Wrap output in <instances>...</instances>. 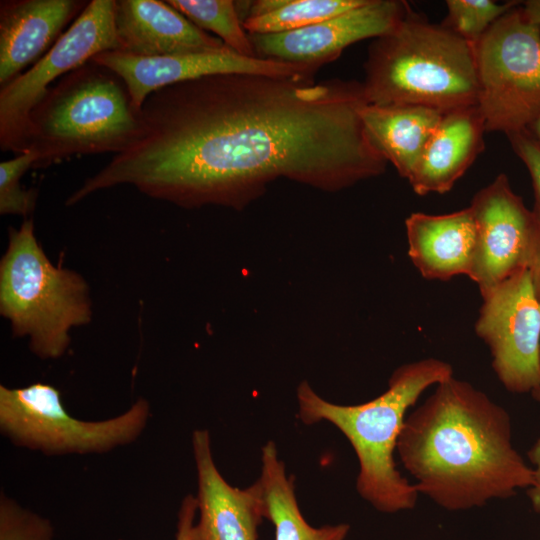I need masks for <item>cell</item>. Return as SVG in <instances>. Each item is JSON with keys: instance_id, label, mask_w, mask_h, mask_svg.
I'll return each instance as SVG.
<instances>
[{"instance_id": "6da1fadb", "label": "cell", "mask_w": 540, "mask_h": 540, "mask_svg": "<svg viewBox=\"0 0 540 540\" xmlns=\"http://www.w3.org/2000/svg\"><path fill=\"white\" fill-rule=\"evenodd\" d=\"M362 82L226 73L153 92L146 133L68 198L131 185L184 208H241L280 177L337 191L384 173L368 137Z\"/></svg>"}, {"instance_id": "7a4b0ae2", "label": "cell", "mask_w": 540, "mask_h": 540, "mask_svg": "<svg viewBox=\"0 0 540 540\" xmlns=\"http://www.w3.org/2000/svg\"><path fill=\"white\" fill-rule=\"evenodd\" d=\"M396 451L418 493L451 512L510 498L533 483L513 444L510 414L454 376L407 416Z\"/></svg>"}, {"instance_id": "3957f363", "label": "cell", "mask_w": 540, "mask_h": 540, "mask_svg": "<svg viewBox=\"0 0 540 540\" xmlns=\"http://www.w3.org/2000/svg\"><path fill=\"white\" fill-rule=\"evenodd\" d=\"M451 376L453 368L443 360L413 361L392 373L384 393L357 405L326 401L302 382L297 390L298 416L304 424L328 421L347 438L359 463L356 489L377 511L411 510L420 494L396 467L398 439L408 409L426 389Z\"/></svg>"}, {"instance_id": "277c9868", "label": "cell", "mask_w": 540, "mask_h": 540, "mask_svg": "<svg viewBox=\"0 0 540 540\" xmlns=\"http://www.w3.org/2000/svg\"><path fill=\"white\" fill-rule=\"evenodd\" d=\"M364 71L368 104L447 112L478 103L474 46L411 8L392 31L370 44Z\"/></svg>"}, {"instance_id": "5b68a950", "label": "cell", "mask_w": 540, "mask_h": 540, "mask_svg": "<svg viewBox=\"0 0 540 540\" xmlns=\"http://www.w3.org/2000/svg\"><path fill=\"white\" fill-rule=\"evenodd\" d=\"M142 111L134 108L124 81L88 61L52 85L30 115L28 150L35 168L72 156L125 152L145 135Z\"/></svg>"}, {"instance_id": "8992f818", "label": "cell", "mask_w": 540, "mask_h": 540, "mask_svg": "<svg viewBox=\"0 0 540 540\" xmlns=\"http://www.w3.org/2000/svg\"><path fill=\"white\" fill-rule=\"evenodd\" d=\"M0 313L13 336L28 338L31 352L43 360L61 358L70 346L72 328L92 319L86 280L50 261L31 218L9 229L0 261Z\"/></svg>"}, {"instance_id": "52a82bcc", "label": "cell", "mask_w": 540, "mask_h": 540, "mask_svg": "<svg viewBox=\"0 0 540 540\" xmlns=\"http://www.w3.org/2000/svg\"><path fill=\"white\" fill-rule=\"evenodd\" d=\"M150 416L149 402L139 398L118 416L81 420L66 411L61 392L53 385H0L2 435L16 447L46 456L105 454L129 445L141 436Z\"/></svg>"}, {"instance_id": "ba28073f", "label": "cell", "mask_w": 540, "mask_h": 540, "mask_svg": "<svg viewBox=\"0 0 540 540\" xmlns=\"http://www.w3.org/2000/svg\"><path fill=\"white\" fill-rule=\"evenodd\" d=\"M520 3L474 46L477 106L486 132L507 136L527 130L540 115V25L528 19Z\"/></svg>"}, {"instance_id": "9c48e42d", "label": "cell", "mask_w": 540, "mask_h": 540, "mask_svg": "<svg viewBox=\"0 0 540 540\" xmlns=\"http://www.w3.org/2000/svg\"><path fill=\"white\" fill-rule=\"evenodd\" d=\"M115 0L89 1L81 14L34 65L0 89V148L28 150L30 115L60 78L107 50H119Z\"/></svg>"}, {"instance_id": "30bf717a", "label": "cell", "mask_w": 540, "mask_h": 540, "mask_svg": "<svg viewBox=\"0 0 540 540\" xmlns=\"http://www.w3.org/2000/svg\"><path fill=\"white\" fill-rule=\"evenodd\" d=\"M475 333L488 346L492 368L516 394L540 386V303L528 268L482 296Z\"/></svg>"}, {"instance_id": "8fae6325", "label": "cell", "mask_w": 540, "mask_h": 540, "mask_svg": "<svg viewBox=\"0 0 540 540\" xmlns=\"http://www.w3.org/2000/svg\"><path fill=\"white\" fill-rule=\"evenodd\" d=\"M476 247L469 278L481 296L529 267L540 238V223L517 195L506 174H499L472 198Z\"/></svg>"}, {"instance_id": "7c38bea8", "label": "cell", "mask_w": 540, "mask_h": 540, "mask_svg": "<svg viewBox=\"0 0 540 540\" xmlns=\"http://www.w3.org/2000/svg\"><path fill=\"white\" fill-rule=\"evenodd\" d=\"M409 8L407 2L400 0H365L358 7L302 29L249 37L257 57L317 72L336 60L349 45L392 31Z\"/></svg>"}, {"instance_id": "4fadbf2b", "label": "cell", "mask_w": 540, "mask_h": 540, "mask_svg": "<svg viewBox=\"0 0 540 540\" xmlns=\"http://www.w3.org/2000/svg\"><path fill=\"white\" fill-rule=\"evenodd\" d=\"M116 73L125 83L132 104L138 111L155 91L215 74L250 73L271 76L315 75L304 66L259 57L240 55L229 47L212 52L137 56L119 50H107L92 58Z\"/></svg>"}, {"instance_id": "5bb4252c", "label": "cell", "mask_w": 540, "mask_h": 540, "mask_svg": "<svg viewBox=\"0 0 540 540\" xmlns=\"http://www.w3.org/2000/svg\"><path fill=\"white\" fill-rule=\"evenodd\" d=\"M197 474L198 521L193 540H258V527L265 517V502L256 481L247 488L230 485L218 470L207 430L192 435Z\"/></svg>"}, {"instance_id": "9a60e30c", "label": "cell", "mask_w": 540, "mask_h": 540, "mask_svg": "<svg viewBox=\"0 0 540 540\" xmlns=\"http://www.w3.org/2000/svg\"><path fill=\"white\" fill-rule=\"evenodd\" d=\"M114 26L120 49L137 56L219 51L227 46L194 25L166 1L115 0Z\"/></svg>"}, {"instance_id": "2e32d148", "label": "cell", "mask_w": 540, "mask_h": 540, "mask_svg": "<svg viewBox=\"0 0 540 540\" xmlns=\"http://www.w3.org/2000/svg\"><path fill=\"white\" fill-rule=\"evenodd\" d=\"M89 1L4 0L0 2V86L34 65Z\"/></svg>"}, {"instance_id": "e0dca14e", "label": "cell", "mask_w": 540, "mask_h": 540, "mask_svg": "<svg viewBox=\"0 0 540 540\" xmlns=\"http://www.w3.org/2000/svg\"><path fill=\"white\" fill-rule=\"evenodd\" d=\"M405 226L408 256L422 277L447 281L469 276L477 235L470 207L441 215L415 212Z\"/></svg>"}, {"instance_id": "ac0fdd59", "label": "cell", "mask_w": 540, "mask_h": 540, "mask_svg": "<svg viewBox=\"0 0 540 540\" xmlns=\"http://www.w3.org/2000/svg\"><path fill=\"white\" fill-rule=\"evenodd\" d=\"M485 121L477 105L444 112L411 178L424 196L451 190L484 150Z\"/></svg>"}, {"instance_id": "d6986e66", "label": "cell", "mask_w": 540, "mask_h": 540, "mask_svg": "<svg viewBox=\"0 0 540 540\" xmlns=\"http://www.w3.org/2000/svg\"><path fill=\"white\" fill-rule=\"evenodd\" d=\"M443 114L437 109L415 105L366 104L360 111L374 146L407 180L416 170Z\"/></svg>"}, {"instance_id": "ffe728a7", "label": "cell", "mask_w": 540, "mask_h": 540, "mask_svg": "<svg viewBox=\"0 0 540 540\" xmlns=\"http://www.w3.org/2000/svg\"><path fill=\"white\" fill-rule=\"evenodd\" d=\"M261 474L257 480L265 502V517L274 526V540H345L350 525L311 526L299 509L294 478L288 476L277 447L268 441L262 448Z\"/></svg>"}, {"instance_id": "44dd1931", "label": "cell", "mask_w": 540, "mask_h": 540, "mask_svg": "<svg viewBox=\"0 0 540 540\" xmlns=\"http://www.w3.org/2000/svg\"><path fill=\"white\" fill-rule=\"evenodd\" d=\"M365 0H258L243 2L240 17L248 34L294 31L349 11Z\"/></svg>"}, {"instance_id": "7402d4cb", "label": "cell", "mask_w": 540, "mask_h": 540, "mask_svg": "<svg viewBox=\"0 0 540 540\" xmlns=\"http://www.w3.org/2000/svg\"><path fill=\"white\" fill-rule=\"evenodd\" d=\"M166 2L201 30L213 32L236 53L246 57H257L249 34L242 25L236 1L168 0Z\"/></svg>"}, {"instance_id": "603a6c76", "label": "cell", "mask_w": 540, "mask_h": 540, "mask_svg": "<svg viewBox=\"0 0 540 540\" xmlns=\"http://www.w3.org/2000/svg\"><path fill=\"white\" fill-rule=\"evenodd\" d=\"M520 2L498 4L491 0H447L442 25L475 46L488 29Z\"/></svg>"}, {"instance_id": "cb8c5ba5", "label": "cell", "mask_w": 540, "mask_h": 540, "mask_svg": "<svg viewBox=\"0 0 540 540\" xmlns=\"http://www.w3.org/2000/svg\"><path fill=\"white\" fill-rule=\"evenodd\" d=\"M37 155L27 150L12 159L0 163V213L26 217L35 208L37 192L25 189L20 181L30 168H34Z\"/></svg>"}, {"instance_id": "d4e9b609", "label": "cell", "mask_w": 540, "mask_h": 540, "mask_svg": "<svg viewBox=\"0 0 540 540\" xmlns=\"http://www.w3.org/2000/svg\"><path fill=\"white\" fill-rule=\"evenodd\" d=\"M0 540H55L54 527L48 518L25 508L2 492Z\"/></svg>"}, {"instance_id": "484cf974", "label": "cell", "mask_w": 540, "mask_h": 540, "mask_svg": "<svg viewBox=\"0 0 540 540\" xmlns=\"http://www.w3.org/2000/svg\"><path fill=\"white\" fill-rule=\"evenodd\" d=\"M507 137L513 151L530 174L534 193L532 212L540 223V146L527 130L510 134Z\"/></svg>"}, {"instance_id": "4316f807", "label": "cell", "mask_w": 540, "mask_h": 540, "mask_svg": "<svg viewBox=\"0 0 540 540\" xmlns=\"http://www.w3.org/2000/svg\"><path fill=\"white\" fill-rule=\"evenodd\" d=\"M197 501L192 494L186 495L180 505L175 540H193L192 529L197 513Z\"/></svg>"}, {"instance_id": "83f0119b", "label": "cell", "mask_w": 540, "mask_h": 540, "mask_svg": "<svg viewBox=\"0 0 540 540\" xmlns=\"http://www.w3.org/2000/svg\"><path fill=\"white\" fill-rule=\"evenodd\" d=\"M528 458L533 469V483L527 489V494L533 510L540 514V437L529 449Z\"/></svg>"}, {"instance_id": "f1b7e54d", "label": "cell", "mask_w": 540, "mask_h": 540, "mask_svg": "<svg viewBox=\"0 0 540 540\" xmlns=\"http://www.w3.org/2000/svg\"><path fill=\"white\" fill-rule=\"evenodd\" d=\"M535 295L540 303V238L528 267Z\"/></svg>"}, {"instance_id": "f546056e", "label": "cell", "mask_w": 540, "mask_h": 540, "mask_svg": "<svg viewBox=\"0 0 540 540\" xmlns=\"http://www.w3.org/2000/svg\"><path fill=\"white\" fill-rule=\"evenodd\" d=\"M523 10L528 19L540 25V0H528L522 4Z\"/></svg>"}, {"instance_id": "4dcf8cb0", "label": "cell", "mask_w": 540, "mask_h": 540, "mask_svg": "<svg viewBox=\"0 0 540 540\" xmlns=\"http://www.w3.org/2000/svg\"><path fill=\"white\" fill-rule=\"evenodd\" d=\"M527 131L540 146V115L531 123Z\"/></svg>"}, {"instance_id": "1f68e13d", "label": "cell", "mask_w": 540, "mask_h": 540, "mask_svg": "<svg viewBox=\"0 0 540 540\" xmlns=\"http://www.w3.org/2000/svg\"><path fill=\"white\" fill-rule=\"evenodd\" d=\"M531 395L535 401L540 403V386L531 392Z\"/></svg>"}]
</instances>
